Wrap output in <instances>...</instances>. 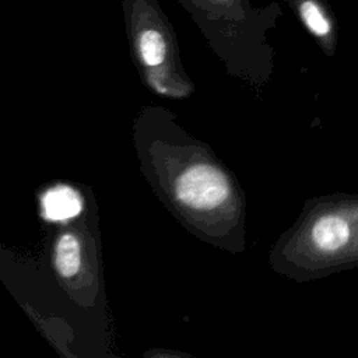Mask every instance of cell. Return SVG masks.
<instances>
[{
  "instance_id": "3",
  "label": "cell",
  "mask_w": 358,
  "mask_h": 358,
  "mask_svg": "<svg viewBox=\"0 0 358 358\" xmlns=\"http://www.w3.org/2000/svg\"><path fill=\"white\" fill-rule=\"evenodd\" d=\"M350 231L344 220L336 215L322 217L312 229L315 243L323 250H334L345 245Z\"/></svg>"
},
{
  "instance_id": "5",
  "label": "cell",
  "mask_w": 358,
  "mask_h": 358,
  "mask_svg": "<svg viewBox=\"0 0 358 358\" xmlns=\"http://www.w3.org/2000/svg\"><path fill=\"white\" fill-rule=\"evenodd\" d=\"M140 53L145 64L157 66L159 64L166 53V45L159 32L148 29L140 36Z\"/></svg>"
},
{
  "instance_id": "1",
  "label": "cell",
  "mask_w": 358,
  "mask_h": 358,
  "mask_svg": "<svg viewBox=\"0 0 358 358\" xmlns=\"http://www.w3.org/2000/svg\"><path fill=\"white\" fill-rule=\"evenodd\" d=\"M229 193L224 173L210 165L186 169L176 183L178 199L196 210H208L221 204Z\"/></svg>"
},
{
  "instance_id": "4",
  "label": "cell",
  "mask_w": 358,
  "mask_h": 358,
  "mask_svg": "<svg viewBox=\"0 0 358 358\" xmlns=\"http://www.w3.org/2000/svg\"><path fill=\"white\" fill-rule=\"evenodd\" d=\"M80 243L76 236L63 235L56 246L55 264L60 275L71 277L80 268Z\"/></svg>"
},
{
  "instance_id": "2",
  "label": "cell",
  "mask_w": 358,
  "mask_h": 358,
  "mask_svg": "<svg viewBox=\"0 0 358 358\" xmlns=\"http://www.w3.org/2000/svg\"><path fill=\"white\" fill-rule=\"evenodd\" d=\"M80 194L67 186H56L42 197L43 217L50 221H63L76 217L81 211Z\"/></svg>"
},
{
  "instance_id": "6",
  "label": "cell",
  "mask_w": 358,
  "mask_h": 358,
  "mask_svg": "<svg viewBox=\"0 0 358 358\" xmlns=\"http://www.w3.org/2000/svg\"><path fill=\"white\" fill-rule=\"evenodd\" d=\"M301 15L308 28L316 35H326L330 31V24L322 14L319 6L315 1L306 0L301 4Z\"/></svg>"
}]
</instances>
